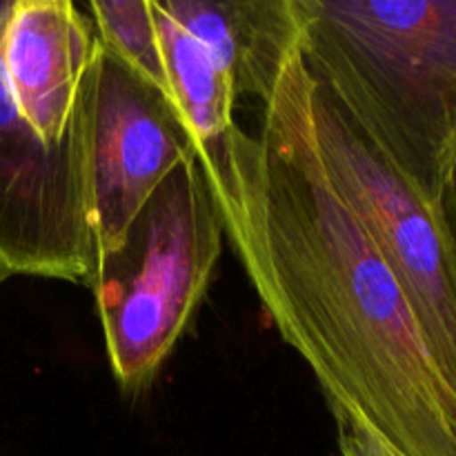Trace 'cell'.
<instances>
[{
  "instance_id": "14",
  "label": "cell",
  "mask_w": 456,
  "mask_h": 456,
  "mask_svg": "<svg viewBox=\"0 0 456 456\" xmlns=\"http://www.w3.org/2000/svg\"><path fill=\"white\" fill-rule=\"evenodd\" d=\"M332 456H338V454H332Z\"/></svg>"
},
{
  "instance_id": "5",
  "label": "cell",
  "mask_w": 456,
  "mask_h": 456,
  "mask_svg": "<svg viewBox=\"0 0 456 456\" xmlns=\"http://www.w3.org/2000/svg\"><path fill=\"white\" fill-rule=\"evenodd\" d=\"M9 4L0 0V36ZM92 127L62 145L43 141L18 110L0 58V265L12 276L92 283Z\"/></svg>"
},
{
  "instance_id": "12",
  "label": "cell",
  "mask_w": 456,
  "mask_h": 456,
  "mask_svg": "<svg viewBox=\"0 0 456 456\" xmlns=\"http://www.w3.org/2000/svg\"><path fill=\"white\" fill-rule=\"evenodd\" d=\"M450 245L456 254V147L445 163L444 174H441V185L436 191V200L432 205Z\"/></svg>"
},
{
  "instance_id": "13",
  "label": "cell",
  "mask_w": 456,
  "mask_h": 456,
  "mask_svg": "<svg viewBox=\"0 0 456 456\" xmlns=\"http://www.w3.org/2000/svg\"><path fill=\"white\" fill-rule=\"evenodd\" d=\"M7 279H12V274H9V272H7V270H4V267H3V265H0V285H3V283H4V281H7Z\"/></svg>"
},
{
  "instance_id": "1",
  "label": "cell",
  "mask_w": 456,
  "mask_h": 456,
  "mask_svg": "<svg viewBox=\"0 0 456 456\" xmlns=\"http://www.w3.org/2000/svg\"><path fill=\"white\" fill-rule=\"evenodd\" d=\"M199 163L263 310L310 365L334 419L361 423L401 456H456V395L330 181L301 49L258 127L236 123Z\"/></svg>"
},
{
  "instance_id": "10",
  "label": "cell",
  "mask_w": 456,
  "mask_h": 456,
  "mask_svg": "<svg viewBox=\"0 0 456 456\" xmlns=\"http://www.w3.org/2000/svg\"><path fill=\"white\" fill-rule=\"evenodd\" d=\"M85 9L96 27L98 43L167 94L151 0H96Z\"/></svg>"
},
{
  "instance_id": "9",
  "label": "cell",
  "mask_w": 456,
  "mask_h": 456,
  "mask_svg": "<svg viewBox=\"0 0 456 456\" xmlns=\"http://www.w3.org/2000/svg\"><path fill=\"white\" fill-rule=\"evenodd\" d=\"M151 12L163 52L167 94L194 141L196 154H208L236 125L239 98L234 83L214 53L165 12L160 0H151Z\"/></svg>"
},
{
  "instance_id": "11",
  "label": "cell",
  "mask_w": 456,
  "mask_h": 456,
  "mask_svg": "<svg viewBox=\"0 0 456 456\" xmlns=\"http://www.w3.org/2000/svg\"><path fill=\"white\" fill-rule=\"evenodd\" d=\"M338 456H401L381 436L354 421H337Z\"/></svg>"
},
{
  "instance_id": "4",
  "label": "cell",
  "mask_w": 456,
  "mask_h": 456,
  "mask_svg": "<svg viewBox=\"0 0 456 456\" xmlns=\"http://www.w3.org/2000/svg\"><path fill=\"white\" fill-rule=\"evenodd\" d=\"M312 123L330 181L395 276L436 370L456 395V254L435 209L314 80Z\"/></svg>"
},
{
  "instance_id": "7",
  "label": "cell",
  "mask_w": 456,
  "mask_h": 456,
  "mask_svg": "<svg viewBox=\"0 0 456 456\" xmlns=\"http://www.w3.org/2000/svg\"><path fill=\"white\" fill-rule=\"evenodd\" d=\"M98 34L71 0H12L0 36L4 78L18 110L49 145L94 123Z\"/></svg>"
},
{
  "instance_id": "8",
  "label": "cell",
  "mask_w": 456,
  "mask_h": 456,
  "mask_svg": "<svg viewBox=\"0 0 456 456\" xmlns=\"http://www.w3.org/2000/svg\"><path fill=\"white\" fill-rule=\"evenodd\" d=\"M165 12L214 53L236 98L270 101L289 58L301 49L294 0H160Z\"/></svg>"
},
{
  "instance_id": "3",
  "label": "cell",
  "mask_w": 456,
  "mask_h": 456,
  "mask_svg": "<svg viewBox=\"0 0 456 456\" xmlns=\"http://www.w3.org/2000/svg\"><path fill=\"white\" fill-rule=\"evenodd\" d=\"M221 212L199 156L147 199L123 243L98 258L94 292L107 361L127 395H142L187 332L223 252Z\"/></svg>"
},
{
  "instance_id": "6",
  "label": "cell",
  "mask_w": 456,
  "mask_h": 456,
  "mask_svg": "<svg viewBox=\"0 0 456 456\" xmlns=\"http://www.w3.org/2000/svg\"><path fill=\"white\" fill-rule=\"evenodd\" d=\"M194 154V141L172 98L101 45L92 127L98 258L123 243L156 187Z\"/></svg>"
},
{
  "instance_id": "2",
  "label": "cell",
  "mask_w": 456,
  "mask_h": 456,
  "mask_svg": "<svg viewBox=\"0 0 456 456\" xmlns=\"http://www.w3.org/2000/svg\"><path fill=\"white\" fill-rule=\"evenodd\" d=\"M310 78L435 205L456 147V0H294Z\"/></svg>"
}]
</instances>
